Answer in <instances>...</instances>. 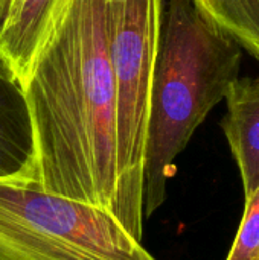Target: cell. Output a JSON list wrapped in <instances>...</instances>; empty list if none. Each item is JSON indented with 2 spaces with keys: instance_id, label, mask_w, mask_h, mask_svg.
Wrapping results in <instances>:
<instances>
[{
  "instance_id": "30bf717a",
  "label": "cell",
  "mask_w": 259,
  "mask_h": 260,
  "mask_svg": "<svg viewBox=\"0 0 259 260\" xmlns=\"http://www.w3.org/2000/svg\"><path fill=\"white\" fill-rule=\"evenodd\" d=\"M8 3H9V0H0V20H2V15H3V12H5Z\"/></svg>"
},
{
  "instance_id": "5b68a950",
  "label": "cell",
  "mask_w": 259,
  "mask_h": 260,
  "mask_svg": "<svg viewBox=\"0 0 259 260\" xmlns=\"http://www.w3.org/2000/svg\"><path fill=\"white\" fill-rule=\"evenodd\" d=\"M34 161V131L23 85L0 52V180L23 183Z\"/></svg>"
},
{
  "instance_id": "9c48e42d",
  "label": "cell",
  "mask_w": 259,
  "mask_h": 260,
  "mask_svg": "<svg viewBox=\"0 0 259 260\" xmlns=\"http://www.w3.org/2000/svg\"><path fill=\"white\" fill-rule=\"evenodd\" d=\"M226 260H259V187L246 200V210Z\"/></svg>"
},
{
  "instance_id": "6da1fadb",
  "label": "cell",
  "mask_w": 259,
  "mask_h": 260,
  "mask_svg": "<svg viewBox=\"0 0 259 260\" xmlns=\"http://www.w3.org/2000/svg\"><path fill=\"white\" fill-rule=\"evenodd\" d=\"M23 90L34 161L18 184L113 215L118 136L107 0H63Z\"/></svg>"
},
{
  "instance_id": "7a4b0ae2",
  "label": "cell",
  "mask_w": 259,
  "mask_h": 260,
  "mask_svg": "<svg viewBox=\"0 0 259 260\" xmlns=\"http://www.w3.org/2000/svg\"><path fill=\"white\" fill-rule=\"evenodd\" d=\"M243 47L192 0H165L143 160V216L166 200L176 158L240 78Z\"/></svg>"
},
{
  "instance_id": "8992f818",
  "label": "cell",
  "mask_w": 259,
  "mask_h": 260,
  "mask_svg": "<svg viewBox=\"0 0 259 260\" xmlns=\"http://www.w3.org/2000/svg\"><path fill=\"white\" fill-rule=\"evenodd\" d=\"M224 101L227 111L221 129L238 165L247 200L259 187V75L238 78Z\"/></svg>"
},
{
  "instance_id": "3957f363",
  "label": "cell",
  "mask_w": 259,
  "mask_h": 260,
  "mask_svg": "<svg viewBox=\"0 0 259 260\" xmlns=\"http://www.w3.org/2000/svg\"><path fill=\"white\" fill-rule=\"evenodd\" d=\"M165 0L108 3V55L116 96L118 190L114 219L143 236V160Z\"/></svg>"
},
{
  "instance_id": "8fae6325",
  "label": "cell",
  "mask_w": 259,
  "mask_h": 260,
  "mask_svg": "<svg viewBox=\"0 0 259 260\" xmlns=\"http://www.w3.org/2000/svg\"><path fill=\"white\" fill-rule=\"evenodd\" d=\"M119 2H124V0H107V3H119Z\"/></svg>"
},
{
  "instance_id": "52a82bcc",
  "label": "cell",
  "mask_w": 259,
  "mask_h": 260,
  "mask_svg": "<svg viewBox=\"0 0 259 260\" xmlns=\"http://www.w3.org/2000/svg\"><path fill=\"white\" fill-rule=\"evenodd\" d=\"M63 0H9L0 20V52L23 85Z\"/></svg>"
},
{
  "instance_id": "ba28073f",
  "label": "cell",
  "mask_w": 259,
  "mask_h": 260,
  "mask_svg": "<svg viewBox=\"0 0 259 260\" xmlns=\"http://www.w3.org/2000/svg\"><path fill=\"white\" fill-rule=\"evenodd\" d=\"M192 2L211 23L259 59V0Z\"/></svg>"
},
{
  "instance_id": "277c9868",
  "label": "cell",
  "mask_w": 259,
  "mask_h": 260,
  "mask_svg": "<svg viewBox=\"0 0 259 260\" xmlns=\"http://www.w3.org/2000/svg\"><path fill=\"white\" fill-rule=\"evenodd\" d=\"M0 260H156L107 210L0 180Z\"/></svg>"
}]
</instances>
